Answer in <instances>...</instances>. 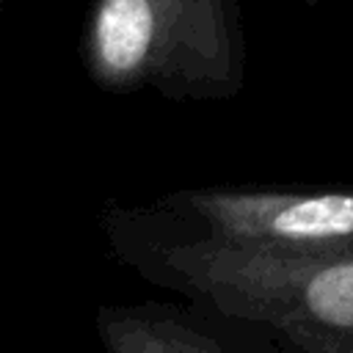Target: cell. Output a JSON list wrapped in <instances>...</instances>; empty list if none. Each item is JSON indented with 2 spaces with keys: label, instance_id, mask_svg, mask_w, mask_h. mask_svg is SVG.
<instances>
[{
  "label": "cell",
  "instance_id": "obj_1",
  "mask_svg": "<svg viewBox=\"0 0 353 353\" xmlns=\"http://www.w3.org/2000/svg\"><path fill=\"white\" fill-rule=\"evenodd\" d=\"M116 251L149 281L290 342L353 353V254H287L212 240L152 210H110Z\"/></svg>",
  "mask_w": 353,
  "mask_h": 353
},
{
  "label": "cell",
  "instance_id": "obj_2",
  "mask_svg": "<svg viewBox=\"0 0 353 353\" xmlns=\"http://www.w3.org/2000/svg\"><path fill=\"white\" fill-rule=\"evenodd\" d=\"M83 63L105 91L234 97L245 74L237 0H94Z\"/></svg>",
  "mask_w": 353,
  "mask_h": 353
},
{
  "label": "cell",
  "instance_id": "obj_3",
  "mask_svg": "<svg viewBox=\"0 0 353 353\" xmlns=\"http://www.w3.org/2000/svg\"><path fill=\"white\" fill-rule=\"evenodd\" d=\"M157 207L232 245L353 254V190H179Z\"/></svg>",
  "mask_w": 353,
  "mask_h": 353
},
{
  "label": "cell",
  "instance_id": "obj_4",
  "mask_svg": "<svg viewBox=\"0 0 353 353\" xmlns=\"http://www.w3.org/2000/svg\"><path fill=\"white\" fill-rule=\"evenodd\" d=\"M108 353H276L270 339L243 336V323L207 309L143 303L99 317Z\"/></svg>",
  "mask_w": 353,
  "mask_h": 353
},
{
  "label": "cell",
  "instance_id": "obj_5",
  "mask_svg": "<svg viewBox=\"0 0 353 353\" xmlns=\"http://www.w3.org/2000/svg\"><path fill=\"white\" fill-rule=\"evenodd\" d=\"M6 3H8V0H0V8H3V6H6Z\"/></svg>",
  "mask_w": 353,
  "mask_h": 353
}]
</instances>
